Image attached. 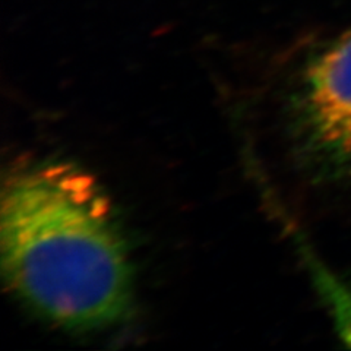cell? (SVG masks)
<instances>
[{
	"label": "cell",
	"instance_id": "1",
	"mask_svg": "<svg viewBox=\"0 0 351 351\" xmlns=\"http://www.w3.org/2000/svg\"><path fill=\"white\" fill-rule=\"evenodd\" d=\"M0 252L10 289L53 324L94 331L130 312L128 240L103 186L75 164L36 161L8 176Z\"/></svg>",
	"mask_w": 351,
	"mask_h": 351
},
{
	"label": "cell",
	"instance_id": "2",
	"mask_svg": "<svg viewBox=\"0 0 351 351\" xmlns=\"http://www.w3.org/2000/svg\"><path fill=\"white\" fill-rule=\"evenodd\" d=\"M302 110L312 144L334 160L351 161V31L309 64Z\"/></svg>",
	"mask_w": 351,
	"mask_h": 351
},
{
	"label": "cell",
	"instance_id": "3",
	"mask_svg": "<svg viewBox=\"0 0 351 351\" xmlns=\"http://www.w3.org/2000/svg\"><path fill=\"white\" fill-rule=\"evenodd\" d=\"M335 317L339 337L351 347V287H344L328 278L325 274L317 277Z\"/></svg>",
	"mask_w": 351,
	"mask_h": 351
}]
</instances>
